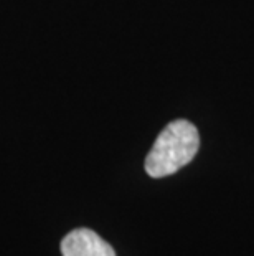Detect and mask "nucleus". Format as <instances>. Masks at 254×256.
Instances as JSON below:
<instances>
[{"label":"nucleus","instance_id":"nucleus-1","mask_svg":"<svg viewBox=\"0 0 254 256\" xmlns=\"http://www.w3.org/2000/svg\"><path fill=\"white\" fill-rule=\"evenodd\" d=\"M200 147L197 128L185 119L170 122L154 142L147 159L145 172L152 178L169 177L190 164Z\"/></svg>","mask_w":254,"mask_h":256},{"label":"nucleus","instance_id":"nucleus-2","mask_svg":"<svg viewBox=\"0 0 254 256\" xmlns=\"http://www.w3.org/2000/svg\"><path fill=\"white\" fill-rule=\"evenodd\" d=\"M63 256H116L109 243L88 228H78L68 233L61 242Z\"/></svg>","mask_w":254,"mask_h":256}]
</instances>
